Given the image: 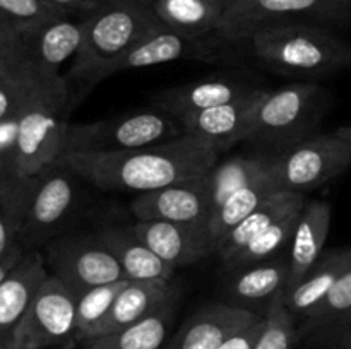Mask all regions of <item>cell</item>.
I'll list each match as a JSON object with an SVG mask.
<instances>
[{"label": "cell", "instance_id": "1", "mask_svg": "<svg viewBox=\"0 0 351 349\" xmlns=\"http://www.w3.org/2000/svg\"><path fill=\"white\" fill-rule=\"evenodd\" d=\"M215 149L184 135L120 153H69L60 157L77 178L117 192H153L189 178L202 177L216 163Z\"/></svg>", "mask_w": 351, "mask_h": 349}, {"label": "cell", "instance_id": "2", "mask_svg": "<svg viewBox=\"0 0 351 349\" xmlns=\"http://www.w3.org/2000/svg\"><path fill=\"white\" fill-rule=\"evenodd\" d=\"M249 41L256 57L281 74L322 77L351 67V44L319 24L264 27Z\"/></svg>", "mask_w": 351, "mask_h": 349}, {"label": "cell", "instance_id": "3", "mask_svg": "<svg viewBox=\"0 0 351 349\" xmlns=\"http://www.w3.org/2000/svg\"><path fill=\"white\" fill-rule=\"evenodd\" d=\"M84 40L65 81L93 86L96 72L163 24L143 0H101L84 17Z\"/></svg>", "mask_w": 351, "mask_h": 349}, {"label": "cell", "instance_id": "4", "mask_svg": "<svg viewBox=\"0 0 351 349\" xmlns=\"http://www.w3.org/2000/svg\"><path fill=\"white\" fill-rule=\"evenodd\" d=\"M328 108V92L314 82L264 91L256 106L250 142L285 153L311 139Z\"/></svg>", "mask_w": 351, "mask_h": 349}, {"label": "cell", "instance_id": "5", "mask_svg": "<svg viewBox=\"0 0 351 349\" xmlns=\"http://www.w3.org/2000/svg\"><path fill=\"white\" fill-rule=\"evenodd\" d=\"M69 84L38 96L19 116L10 174L34 178L64 154L69 113Z\"/></svg>", "mask_w": 351, "mask_h": 349}, {"label": "cell", "instance_id": "6", "mask_svg": "<svg viewBox=\"0 0 351 349\" xmlns=\"http://www.w3.org/2000/svg\"><path fill=\"white\" fill-rule=\"evenodd\" d=\"M350 21V0H233L223 14L215 38L235 43L280 24H346Z\"/></svg>", "mask_w": 351, "mask_h": 349}, {"label": "cell", "instance_id": "7", "mask_svg": "<svg viewBox=\"0 0 351 349\" xmlns=\"http://www.w3.org/2000/svg\"><path fill=\"white\" fill-rule=\"evenodd\" d=\"M184 125L167 112H141L86 123L69 122L64 154L120 153L184 135ZM62 154V156H64Z\"/></svg>", "mask_w": 351, "mask_h": 349}, {"label": "cell", "instance_id": "8", "mask_svg": "<svg viewBox=\"0 0 351 349\" xmlns=\"http://www.w3.org/2000/svg\"><path fill=\"white\" fill-rule=\"evenodd\" d=\"M351 166V137L339 127L274 154L271 174L281 190L300 192L321 187Z\"/></svg>", "mask_w": 351, "mask_h": 349}, {"label": "cell", "instance_id": "9", "mask_svg": "<svg viewBox=\"0 0 351 349\" xmlns=\"http://www.w3.org/2000/svg\"><path fill=\"white\" fill-rule=\"evenodd\" d=\"M75 174L60 161L31 180L26 214L19 235L24 252L40 250L57 238L62 226L71 218L75 204Z\"/></svg>", "mask_w": 351, "mask_h": 349}, {"label": "cell", "instance_id": "10", "mask_svg": "<svg viewBox=\"0 0 351 349\" xmlns=\"http://www.w3.org/2000/svg\"><path fill=\"white\" fill-rule=\"evenodd\" d=\"M45 260L48 272L58 277L75 296L91 287L127 279L117 257L99 236L51 240Z\"/></svg>", "mask_w": 351, "mask_h": 349}, {"label": "cell", "instance_id": "11", "mask_svg": "<svg viewBox=\"0 0 351 349\" xmlns=\"http://www.w3.org/2000/svg\"><path fill=\"white\" fill-rule=\"evenodd\" d=\"M77 296L48 274L14 337V349H48L75 341Z\"/></svg>", "mask_w": 351, "mask_h": 349}, {"label": "cell", "instance_id": "12", "mask_svg": "<svg viewBox=\"0 0 351 349\" xmlns=\"http://www.w3.org/2000/svg\"><path fill=\"white\" fill-rule=\"evenodd\" d=\"M137 221H170L208 228L213 212L208 173L170 187L144 192L130 204Z\"/></svg>", "mask_w": 351, "mask_h": 349}, {"label": "cell", "instance_id": "13", "mask_svg": "<svg viewBox=\"0 0 351 349\" xmlns=\"http://www.w3.org/2000/svg\"><path fill=\"white\" fill-rule=\"evenodd\" d=\"M82 17L69 14L19 31L27 62L45 81H65L60 74L62 65L77 55L84 40Z\"/></svg>", "mask_w": 351, "mask_h": 349}, {"label": "cell", "instance_id": "14", "mask_svg": "<svg viewBox=\"0 0 351 349\" xmlns=\"http://www.w3.org/2000/svg\"><path fill=\"white\" fill-rule=\"evenodd\" d=\"M264 89H254L243 98L215 108L182 116L184 132L208 144L216 153H223L235 144L250 139L256 106Z\"/></svg>", "mask_w": 351, "mask_h": 349}, {"label": "cell", "instance_id": "15", "mask_svg": "<svg viewBox=\"0 0 351 349\" xmlns=\"http://www.w3.org/2000/svg\"><path fill=\"white\" fill-rule=\"evenodd\" d=\"M213 55H215V51L206 43L204 38H192L187 34L177 33L173 29H168L167 26H161L151 31L141 41H137L125 53H122L115 60L108 62L105 67L99 68L93 79V84L113 74L132 70V68L153 67V65L184 60V58H187V60H191V58L208 60Z\"/></svg>", "mask_w": 351, "mask_h": 349}, {"label": "cell", "instance_id": "16", "mask_svg": "<svg viewBox=\"0 0 351 349\" xmlns=\"http://www.w3.org/2000/svg\"><path fill=\"white\" fill-rule=\"evenodd\" d=\"M40 250L24 252L16 266L0 281V348L14 349V337L27 308L48 277Z\"/></svg>", "mask_w": 351, "mask_h": 349}, {"label": "cell", "instance_id": "17", "mask_svg": "<svg viewBox=\"0 0 351 349\" xmlns=\"http://www.w3.org/2000/svg\"><path fill=\"white\" fill-rule=\"evenodd\" d=\"M264 317L266 315L235 305L211 303L185 322L168 349H218L230 337Z\"/></svg>", "mask_w": 351, "mask_h": 349}, {"label": "cell", "instance_id": "18", "mask_svg": "<svg viewBox=\"0 0 351 349\" xmlns=\"http://www.w3.org/2000/svg\"><path fill=\"white\" fill-rule=\"evenodd\" d=\"M132 229L160 259L175 269L191 266L216 253L215 243L204 226L170 221H137Z\"/></svg>", "mask_w": 351, "mask_h": 349}, {"label": "cell", "instance_id": "19", "mask_svg": "<svg viewBox=\"0 0 351 349\" xmlns=\"http://www.w3.org/2000/svg\"><path fill=\"white\" fill-rule=\"evenodd\" d=\"M304 334L322 349H351V269L304 318Z\"/></svg>", "mask_w": 351, "mask_h": 349}, {"label": "cell", "instance_id": "20", "mask_svg": "<svg viewBox=\"0 0 351 349\" xmlns=\"http://www.w3.org/2000/svg\"><path fill=\"white\" fill-rule=\"evenodd\" d=\"M331 218L329 202L307 201L304 204L288 246V283L283 294L293 289L322 257Z\"/></svg>", "mask_w": 351, "mask_h": 349}, {"label": "cell", "instance_id": "21", "mask_svg": "<svg viewBox=\"0 0 351 349\" xmlns=\"http://www.w3.org/2000/svg\"><path fill=\"white\" fill-rule=\"evenodd\" d=\"M175 287L170 281L149 279V281H129L120 291L112 308L101 322L93 328L88 341L99 335L112 334L130 327L137 322L144 320L163 305L175 300Z\"/></svg>", "mask_w": 351, "mask_h": 349}, {"label": "cell", "instance_id": "22", "mask_svg": "<svg viewBox=\"0 0 351 349\" xmlns=\"http://www.w3.org/2000/svg\"><path fill=\"white\" fill-rule=\"evenodd\" d=\"M256 88L237 79H208V81L187 82L160 92L158 106L178 120L191 113L215 108L237 101Z\"/></svg>", "mask_w": 351, "mask_h": 349}, {"label": "cell", "instance_id": "23", "mask_svg": "<svg viewBox=\"0 0 351 349\" xmlns=\"http://www.w3.org/2000/svg\"><path fill=\"white\" fill-rule=\"evenodd\" d=\"M288 283V255L254 266L232 269L228 293L235 307L252 310V305H269L285 293Z\"/></svg>", "mask_w": 351, "mask_h": 349}, {"label": "cell", "instance_id": "24", "mask_svg": "<svg viewBox=\"0 0 351 349\" xmlns=\"http://www.w3.org/2000/svg\"><path fill=\"white\" fill-rule=\"evenodd\" d=\"M101 242L112 250L129 281H170L177 269L156 255L130 228H106L99 233Z\"/></svg>", "mask_w": 351, "mask_h": 349}, {"label": "cell", "instance_id": "25", "mask_svg": "<svg viewBox=\"0 0 351 349\" xmlns=\"http://www.w3.org/2000/svg\"><path fill=\"white\" fill-rule=\"evenodd\" d=\"M351 269V246L336 248L328 253H322L314 267L308 270L307 276L297 284L291 291L283 294V301L295 320H304L312 308L326 296L336 281Z\"/></svg>", "mask_w": 351, "mask_h": 349}, {"label": "cell", "instance_id": "26", "mask_svg": "<svg viewBox=\"0 0 351 349\" xmlns=\"http://www.w3.org/2000/svg\"><path fill=\"white\" fill-rule=\"evenodd\" d=\"M307 202L305 194L300 192L280 190L271 195L266 202L259 205L254 212H250L242 222L235 226L221 242L216 245V255L225 263L232 259L237 252L243 248L250 240L256 238L259 233L269 228L276 221H280L285 216L291 214L295 211H300Z\"/></svg>", "mask_w": 351, "mask_h": 349}, {"label": "cell", "instance_id": "27", "mask_svg": "<svg viewBox=\"0 0 351 349\" xmlns=\"http://www.w3.org/2000/svg\"><path fill=\"white\" fill-rule=\"evenodd\" d=\"M226 7L221 0H154L151 3L163 26L192 38L215 34Z\"/></svg>", "mask_w": 351, "mask_h": 349}, {"label": "cell", "instance_id": "28", "mask_svg": "<svg viewBox=\"0 0 351 349\" xmlns=\"http://www.w3.org/2000/svg\"><path fill=\"white\" fill-rule=\"evenodd\" d=\"M173 307L175 300L130 327L81 342L79 349H163L173 322Z\"/></svg>", "mask_w": 351, "mask_h": 349}, {"label": "cell", "instance_id": "29", "mask_svg": "<svg viewBox=\"0 0 351 349\" xmlns=\"http://www.w3.org/2000/svg\"><path fill=\"white\" fill-rule=\"evenodd\" d=\"M280 190L281 188L278 187L276 180L269 170L266 174L257 178L256 181L230 195L218 209L213 211L211 218H209L208 231L213 243H215V248L239 222H242L250 212L256 211L263 202H266L271 195Z\"/></svg>", "mask_w": 351, "mask_h": 349}, {"label": "cell", "instance_id": "30", "mask_svg": "<svg viewBox=\"0 0 351 349\" xmlns=\"http://www.w3.org/2000/svg\"><path fill=\"white\" fill-rule=\"evenodd\" d=\"M274 154H239L225 161H218L208 171L211 183L213 211L240 188L247 187L271 170ZM213 214V212H211Z\"/></svg>", "mask_w": 351, "mask_h": 349}, {"label": "cell", "instance_id": "31", "mask_svg": "<svg viewBox=\"0 0 351 349\" xmlns=\"http://www.w3.org/2000/svg\"><path fill=\"white\" fill-rule=\"evenodd\" d=\"M33 178L0 177V259L19 246Z\"/></svg>", "mask_w": 351, "mask_h": 349}, {"label": "cell", "instance_id": "32", "mask_svg": "<svg viewBox=\"0 0 351 349\" xmlns=\"http://www.w3.org/2000/svg\"><path fill=\"white\" fill-rule=\"evenodd\" d=\"M300 211H295L291 214L285 216L280 221H276L269 228L264 229L263 233H259L240 252H237L232 259L226 260L225 266L232 270L240 269V267L254 266V263L267 262V260L281 257V252L290 246L295 226H297L298 218H300Z\"/></svg>", "mask_w": 351, "mask_h": 349}, {"label": "cell", "instance_id": "33", "mask_svg": "<svg viewBox=\"0 0 351 349\" xmlns=\"http://www.w3.org/2000/svg\"><path fill=\"white\" fill-rule=\"evenodd\" d=\"M127 283H129V279L103 284V286L91 287L84 293L77 294V303H75V341H88L93 328L105 318V315L112 308L113 301L117 300V296H119V293Z\"/></svg>", "mask_w": 351, "mask_h": 349}, {"label": "cell", "instance_id": "34", "mask_svg": "<svg viewBox=\"0 0 351 349\" xmlns=\"http://www.w3.org/2000/svg\"><path fill=\"white\" fill-rule=\"evenodd\" d=\"M0 77L14 79V81H33L60 84V82L45 81L33 70L24 55L21 34L16 27L0 19ZM65 82V81H62Z\"/></svg>", "mask_w": 351, "mask_h": 349}, {"label": "cell", "instance_id": "35", "mask_svg": "<svg viewBox=\"0 0 351 349\" xmlns=\"http://www.w3.org/2000/svg\"><path fill=\"white\" fill-rule=\"evenodd\" d=\"M297 320L283 301V294L269 305L266 324L254 349H297Z\"/></svg>", "mask_w": 351, "mask_h": 349}, {"label": "cell", "instance_id": "36", "mask_svg": "<svg viewBox=\"0 0 351 349\" xmlns=\"http://www.w3.org/2000/svg\"><path fill=\"white\" fill-rule=\"evenodd\" d=\"M69 14L71 12L53 5L48 0H0V19L16 27L17 31L29 29Z\"/></svg>", "mask_w": 351, "mask_h": 349}, {"label": "cell", "instance_id": "37", "mask_svg": "<svg viewBox=\"0 0 351 349\" xmlns=\"http://www.w3.org/2000/svg\"><path fill=\"white\" fill-rule=\"evenodd\" d=\"M65 84L69 82L48 84V82L14 81V79L0 77V122L17 118L38 96Z\"/></svg>", "mask_w": 351, "mask_h": 349}, {"label": "cell", "instance_id": "38", "mask_svg": "<svg viewBox=\"0 0 351 349\" xmlns=\"http://www.w3.org/2000/svg\"><path fill=\"white\" fill-rule=\"evenodd\" d=\"M19 116L0 122V177L10 174L16 154V139Z\"/></svg>", "mask_w": 351, "mask_h": 349}, {"label": "cell", "instance_id": "39", "mask_svg": "<svg viewBox=\"0 0 351 349\" xmlns=\"http://www.w3.org/2000/svg\"><path fill=\"white\" fill-rule=\"evenodd\" d=\"M264 324H266V317L261 318L259 322H256L254 325L247 327L245 331L239 332L233 337H230L225 344L219 346L218 349H254L256 348V342L259 339L261 332H263Z\"/></svg>", "mask_w": 351, "mask_h": 349}, {"label": "cell", "instance_id": "40", "mask_svg": "<svg viewBox=\"0 0 351 349\" xmlns=\"http://www.w3.org/2000/svg\"><path fill=\"white\" fill-rule=\"evenodd\" d=\"M48 2L75 16H86L93 12L101 3V0H48Z\"/></svg>", "mask_w": 351, "mask_h": 349}, {"label": "cell", "instance_id": "41", "mask_svg": "<svg viewBox=\"0 0 351 349\" xmlns=\"http://www.w3.org/2000/svg\"><path fill=\"white\" fill-rule=\"evenodd\" d=\"M23 253H24V250L21 248V246H17L16 250H12V252L7 253L5 257H2V259H0V281H2L3 277L7 276V272H9V270L16 266L17 260L23 257Z\"/></svg>", "mask_w": 351, "mask_h": 349}, {"label": "cell", "instance_id": "42", "mask_svg": "<svg viewBox=\"0 0 351 349\" xmlns=\"http://www.w3.org/2000/svg\"><path fill=\"white\" fill-rule=\"evenodd\" d=\"M343 130H345V132L348 133V135L351 137V125H348V127H343Z\"/></svg>", "mask_w": 351, "mask_h": 349}, {"label": "cell", "instance_id": "43", "mask_svg": "<svg viewBox=\"0 0 351 349\" xmlns=\"http://www.w3.org/2000/svg\"><path fill=\"white\" fill-rule=\"evenodd\" d=\"M143 2H144V3H147V5H151V3H153L154 0H143Z\"/></svg>", "mask_w": 351, "mask_h": 349}, {"label": "cell", "instance_id": "44", "mask_svg": "<svg viewBox=\"0 0 351 349\" xmlns=\"http://www.w3.org/2000/svg\"><path fill=\"white\" fill-rule=\"evenodd\" d=\"M221 2H225V3H226V5H230V3H232V2H233V0H221Z\"/></svg>", "mask_w": 351, "mask_h": 349}, {"label": "cell", "instance_id": "45", "mask_svg": "<svg viewBox=\"0 0 351 349\" xmlns=\"http://www.w3.org/2000/svg\"><path fill=\"white\" fill-rule=\"evenodd\" d=\"M0 349H2V348H0Z\"/></svg>", "mask_w": 351, "mask_h": 349}, {"label": "cell", "instance_id": "46", "mask_svg": "<svg viewBox=\"0 0 351 349\" xmlns=\"http://www.w3.org/2000/svg\"><path fill=\"white\" fill-rule=\"evenodd\" d=\"M350 2H351V0H350Z\"/></svg>", "mask_w": 351, "mask_h": 349}]
</instances>
